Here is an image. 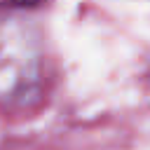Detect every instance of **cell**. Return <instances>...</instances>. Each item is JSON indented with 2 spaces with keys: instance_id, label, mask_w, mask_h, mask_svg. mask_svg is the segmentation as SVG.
Returning <instances> with one entry per match:
<instances>
[{
  "instance_id": "2",
  "label": "cell",
  "mask_w": 150,
  "mask_h": 150,
  "mask_svg": "<svg viewBox=\"0 0 150 150\" xmlns=\"http://www.w3.org/2000/svg\"><path fill=\"white\" fill-rule=\"evenodd\" d=\"M49 0H0V7L7 9H33V7H42Z\"/></svg>"
},
{
  "instance_id": "1",
  "label": "cell",
  "mask_w": 150,
  "mask_h": 150,
  "mask_svg": "<svg viewBox=\"0 0 150 150\" xmlns=\"http://www.w3.org/2000/svg\"><path fill=\"white\" fill-rule=\"evenodd\" d=\"M45 82V52L38 28L19 16L0 19V108L38 105Z\"/></svg>"
}]
</instances>
